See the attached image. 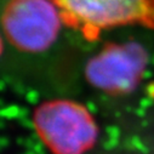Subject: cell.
<instances>
[{"label": "cell", "mask_w": 154, "mask_h": 154, "mask_svg": "<svg viewBox=\"0 0 154 154\" xmlns=\"http://www.w3.org/2000/svg\"><path fill=\"white\" fill-rule=\"evenodd\" d=\"M2 52H3V40L0 38V55H2Z\"/></svg>", "instance_id": "cell-5"}, {"label": "cell", "mask_w": 154, "mask_h": 154, "mask_svg": "<svg viewBox=\"0 0 154 154\" xmlns=\"http://www.w3.org/2000/svg\"><path fill=\"white\" fill-rule=\"evenodd\" d=\"M35 128L56 154H83L96 141L97 128L90 113L72 101H51L36 110Z\"/></svg>", "instance_id": "cell-3"}, {"label": "cell", "mask_w": 154, "mask_h": 154, "mask_svg": "<svg viewBox=\"0 0 154 154\" xmlns=\"http://www.w3.org/2000/svg\"><path fill=\"white\" fill-rule=\"evenodd\" d=\"M6 40L26 55H40L57 40L63 24L51 0H9L0 15Z\"/></svg>", "instance_id": "cell-2"}, {"label": "cell", "mask_w": 154, "mask_h": 154, "mask_svg": "<svg viewBox=\"0 0 154 154\" xmlns=\"http://www.w3.org/2000/svg\"><path fill=\"white\" fill-rule=\"evenodd\" d=\"M63 24L89 40L102 32L126 26L154 29V0H51Z\"/></svg>", "instance_id": "cell-1"}, {"label": "cell", "mask_w": 154, "mask_h": 154, "mask_svg": "<svg viewBox=\"0 0 154 154\" xmlns=\"http://www.w3.org/2000/svg\"><path fill=\"white\" fill-rule=\"evenodd\" d=\"M148 63L146 49L136 43L106 45L86 66L89 82L110 94H126L140 83Z\"/></svg>", "instance_id": "cell-4"}]
</instances>
